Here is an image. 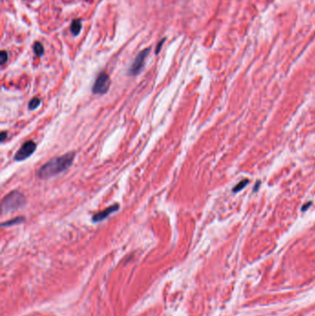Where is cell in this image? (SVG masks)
<instances>
[{"mask_svg": "<svg viewBox=\"0 0 315 316\" xmlns=\"http://www.w3.org/2000/svg\"><path fill=\"white\" fill-rule=\"evenodd\" d=\"M74 158V152H69L61 156L55 157L39 168L37 171V176L40 180H48L60 174L71 166Z\"/></svg>", "mask_w": 315, "mask_h": 316, "instance_id": "1", "label": "cell"}, {"mask_svg": "<svg viewBox=\"0 0 315 316\" xmlns=\"http://www.w3.org/2000/svg\"><path fill=\"white\" fill-rule=\"evenodd\" d=\"M81 27H82V24H81L80 19H74V21L72 22V23H71V25H70V32H71V33L74 36H77L80 32Z\"/></svg>", "mask_w": 315, "mask_h": 316, "instance_id": "7", "label": "cell"}, {"mask_svg": "<svg viewBox=\"0 0 315 316\" xmlns=\"http://www.w3.org/2000/svg\"><path fill=\"white\" fill-rule=\"evenodd\" d=\"M26 197L18 190L7 194L2 200V212L8 213L22 208L26 204Z\"/></svg>", "mask_w": 315, "mask_h": 316, "instance_id": "2", "label": "cell"}, {"mask_svg": "<svg viewBox=\"0 0 315 316\" xmlns=\"http://www.w3.org/2000/svg\"><path fill=\"white\" fill-rule=\"evenodd\" d=\"M24 217L23 216H18V217H15V218L9 220V221H7V222H4L2 223V227H10V226H14V225H19L20 223L24 222Z\"/></svg>", "mask_w": 315, "mask_h": 316, "instance_id": "8", "label": "cell"}, {"mask_svg": "<svg viewBox=\"0 0 315 316\" xmlns=\"http://www.w3.org/2000/svg\"><path fill=\"white\" fill-rule=\"evenodd\" d=\"M36 150V143L33 141L25 142L14 155V160L17 162H22L29 158Z\"/></svg>", "mask_w": 315, "mask_h": 316, "instance_id": "5", "label": "cell"}, {"mask_svg": "<svg viewBox=\"0 0 315 316\" xmlns=\"http://www.w3.org/2000/svg\"><path fill=\"white\" fill-rule=\"evenodd\" d=\"M150 51H151V48L149 47V48H145L144 50L141 51L138 54V55L136 56V58L134 59V61L132 62V64L130 65L129 69V75L136 76L142 70L145 65V60L147 56H148Z\"/></svg>", "mask_w": 315, "mask_h": 316, "instance_id": "4", "label": "cell"}, {"mask_svg": "<svg viewBox=\"0 0 315 316\" xmlns=\"http://www.w3.org/2000/svg\"><path fill=\"white\" fill-rule=\"evenodd\" d=\"M40 105H41V99H40V98L34 97L30 101V103L28 105V107H29L30 110H35V109H37V107Z\"/></svg>", "mask_w": 315, "mask_h": 316, "instance_id": "9", "label": "cell"}, {"mask_svg": "<svg viewBox=\"0 0 315 316\" xmlns=\"http://www.w3.org/2000/svg\"><path fill=\"white\" fill-rule=\"evenodd\" d=\"M119 208H120V205L118 203L112 204L111 206L106 208L104 210H103L101 212H98L95 214H93V217H92V221L93 223H99L101 221H103L104 219H107L110 214L117 212L119 210Z\"/></svg>", "mask_w": 315, "mask_h": 316, "instance_id": "6", "label": "cell"}, {"mask_svg": "<svg viewBox=\"0 0 315 316\" xmlns=\"http://www.w3.org/2000/svg\"><path fill=\"white\" fill-rule=\"evenodd\" d=\"M0 59H1V65L4 66L8 62V52H6L5 50L1 51V53H0Z\"/></svg>", "mask_w": 315, "mask_h": 316, "instance_id": "11", "label": "cell"}, {"mask_svg": "<svg viewBox=\"0 0 315 316\" xmlns=\"http://www.w3.org/2000/svg\"><path fill=\"white\" fill-rule=\"evenodd\" d=\"M248 183V181L247 180H244L243 182H241V183H239L237 187H236V189H235V191H238V190H241L242 189V187H244L246 184Z\"/></svg>", "mask_w": 315, "mask_h": 316, "instance_id": "13", "label": "cell"}, {"mask_svg": "<svg viewBox=\"0 0 315 316\" xmlns=\"http://www.w3.org/2000/svg\"><path fill=\"white\" fill-rule=\"evenodd\" d=\"M110 78L106 72H101L96 77L94 83L93 85V92L94 94H104L110 88Z\"/></svg>", "mask_w": 315, "mask_h": 316, "instance_id": "3", "label": "cell"}, {"mask_svg": "<svg viewBox=\"0 0 315 316\" xmlns=\"http://www.w3.org/2000/svg\"><path fill=\"white\" fill-rule=\"evenodd\" d=\"M165 41V38L164 39H163V40L159 43V45H157V48H156V50H155V53L156 54H158L159 52H160V50H161V47L163 46V44H164V42Z\"/></svg>", "mask_w": 315, "mask_h": 316, "instance_id": "14", "label": "cell"}, {"mask_svg": "<svg viewBox=\"0 0 315 316\" xmlns=\"http://www.w3.org/2000/svg\"><path fill=\"white\" fill-rule=\"evenodd\" d=\"M33 52L36 55L42 56L44 55V47L40 43H35L33 45Z\"/></svg>", "mask_w": 315, "mask_h": 316, "instance_id": "10", "label": "cell"}, {"mask_svg": "<svg viewBox=\"0 0 315 316\" xmlns=\"http://www.w3.org/2000/svg\"><path fill=\"white\" fill-rule=\"evenodd\" d=\"M7 138H8V132L5 131V130H3V131L1 132V134H0V142H1V143H3L6 141Z\"/></svg>", "mask_w": 315, "mask_h": 316, "instance_id": "12", "label": "cell"}]
</instances>
